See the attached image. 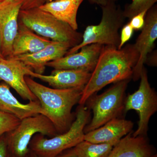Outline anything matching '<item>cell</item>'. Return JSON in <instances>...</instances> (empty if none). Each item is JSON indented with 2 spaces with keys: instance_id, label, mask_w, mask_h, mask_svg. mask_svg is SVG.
I'll return each instance as SVG.
<instances>
[{
  "instance_id": "obj_1",
  "label": "cell",
  "mask_w": 157,
  "mask_h": 157,
  "mask_svg": "<svg viewBox=\"0 0 157 157\" xmlns=\"http://www.w3.org/2000/svg\"><path fill=\"white\" fill-rule=\"evenodd\" d=\"M139 53L134 44L124 45L118 49L104 45L95 67L82 90L78 104L84 105L90 97L111 83L131 80Z\"/></svg>"
},
{
  "instance_id": "obj_2",
  "label": "cell",
  "mask_w": 157,
  "mask_h": 157,
  "mask_svg": "<svg viewBox=\"0 0 157 157\" xmlns=\"http://www.w3.org/2000/svg\"><path fill=\"white\" fill-rule=\"evenodd\" d=\"M25 80L44 110V116L53 124L58 134L67 132L73 122L72 108L79 102L83 89L49 88L29 76H25Z\"/></svg>"
},
{
  "instance_id": "obj_3",
  "label": "cell",
  "mask_w": 157,
  "mask_h": 157,
  "mask_svg": "<svg viewBox=\"0 0 157 157\" xmlns=\"http://www.w3.org/2000/svg\"><path fill=\"white\" fill-rule=\"evenodd\" d=\"M90 113L84 105H80L76 118L67 132L49 139L36 134L29 144L30 151L38 157H57L73 148L84 140L85 127L89 121Z\"/></svg>"
},
{
  "instance_id": "obj_4",
  "label": "cell",
  "mask_w": 157,
  "mask_h": 157,
  "mask_svg": "<svg viewBox=\"0 0 157 157\" xmlns=\"http://www.w3.org/2000/svg\"><path fill=\"white\" fill-rule=\"evenodd\" d=\"M102 18L98 25L87 26L82 34L81 43L70 48L66 55L76 53L87 45L99 44L118 47L120 43L119 31L125 20L123 11L116 2L101 6ZM65 55V56H66Z\"/></svg>"
},
{
  "instance_id": "obj_5",
  "label": "cell",
  "mask_w": 157,
  "mask_h": 157,
  "mask_svg": "<svg viewBox=\"0 0 157 157\" xmlns=\"http://www.w3.org/2000/svg\"><path fill=\"white\" fill-rule=\"evenodd\" d=\"M18 20L39 36L52 41L69 42L74 47L82 41V34L39 8L21 10Z\"/></svg>"
},
{
  "instance_id": "obj_6",
  "label": "cell",
  "mask_w": 157,
  "mask_h": 157,
  "mask_svg": "<svg viewBox=\"0 0 157 157\" xmlns=\"http://www.w3.org/2000/svg\"><path fill=\"white\" fill-rule=\"evenodd\" d=\"M130 81L118 82L101 94H94L89 98L86 103L92 110L93 117L90 123L85 127V134L119 117L124 112L126 90Z\"/></svg>"
},
{
  "instance_id": "obj_7",
  "label": "cell",
  "mask_w": 157,
  "mask_h": 157,
  "mask_svg": "<svg viewBox=\"0 0 157 157\" xmlns=\"http://www.w3.org/2000/svg\"><path fill=\"white\" fill-rule=\"evenodd\" d=\"M37 134L50 137L59 135L53 124L43 114L25 118L21 121L15 129L5 134L8 149L11 156L25 157L28 155L30 153V142Z\"/></svg>"
},
{
  "instance_id": "obj_8",
  "label": "cell",
  "mask_w": 157,
  "mask_h": 157,
  "mask_svg": "<svg viewBox=\"0 0 157 157\" xmlns=\"http://www.w3.org/2000/svg\"><path fill=\"white\" fill-rule=\"evenodd\" d=\"M140 82L138 90L129 94L125 100L124 112L135 110L139 115L137 130L132 135L147 137L148 124L152 116L157 111V95L148 81L146 68L144 66L140 73Z\"/></svg>"
},
{
  "instance_id": "obj_9",
  "label": "cell",
  "mask_w": 157,
  "mask_h": 157,
  "mask_svg": "<svg viewBox=\"0 0 157 157\" xmlns=\"http://www.w3.org/2000/svg\"><path fill=\"white\" fill-rule=\"evenodd\" d=\"M22 4L19 0H6L0 4L1 52L4 58L12 56V45L17 33Z\"/></svg>"
},
{
  "instance_id": "obj_10",
  "label": "cell",
  "mask_w": 157,
  "mask_h": 157,
  "mask_svg": "<svg viewBox=\"0 0 157 157\" xmlns=\"http://www.w3.org/2000/svg\"><path fill=\"white\" fill-rule=\"evenodd\" d=\"M30 70L32 69L18 60L10 58H0V80L14 89L24 100L36 101L38 99L25 80Z\"/></svg>"
},
{
  "instance_id": "obj_11",
  "label": "cell",
  "mask_w": 157,
  "mask_h": 157,
  "mask_svg": "<svg viewBox=\"0 0 157 157\" xmlns=\"http://www.w3.org/2000/svg\"><path fill=\"white\" fill-rule=\"evenodd\" d=\"M141 33L134 44L139 53V58L135 66L132 78L135 81L139 80L144 64L147 56L152 50L157 39V7L154 5L147 12L145 23Z\"/></svg>"
},
{
  "instance_id": "obj_12",
  "label": "cell",
  "mask_w": 157,
  "mask_h": 157,
  "mask_svg": "<svg viewBox=\"0 0 157 157\" xmlns=\"http://www.w3.org/2000/svg\"><path fill=\"white\" fill-rule=\"evenodd\" d=\"M104 45L91 44L82 47L80 52L49 62L46 67L54 70H82L92 73L95 67Z\"/></svg>"
},
{
  "instance_id": "obj_13",
  "label": "cell",
  "mask_w": 157,
  "mask_h": 157,
  "mask_svg": "<svg viewBox=\"0 0 157 157\" xmlns=\"http://www.w3.org/2000/svg\"><path fill=\"white\" fill-rule=\"evenodd\" d=\"M73 47L69 42L52 41L45 48L35 53L9 58L23 62L35 73L43 74L47 63L65 56Z\"/></svg>"
},
{
  "instance_id": "obj_14",
  "label": "cell",
  "mask_w": 157,
  "mask_h": 157,
  "mask_svg": "<svg viewBox=\"0 0 157 157\" xmlns=\"http://www.w3.org/2000/svg\"><path fill=\"white\" fill-rule=\"evenodd\" d=\"M29 76L47 82L52 88L84 89L90 78L91 73L82 70H54L50 75L47 76L38 74L30 70L28 75Z\"/></svg>"
},
{
  "instance_id": "obj_15",
  "label": "cell",
  "mask_w": 157,
  "mask_h": 157,
  "mask_svg": "<svg viewBox=\"0 0 157 157\" xmlns=\"http://www.w3.org/2000/svg\"><path fill=\"white\" fill-rule=\"evenodd\" d=\"M133 126L132 121L116 118L85 134L84 140L94 143L117 144L124 136L132 132Z\"/></svg>"
},
{
  "instance_id": "obj_16",
  "label": "cell",
  "mask_w": 157,
  "mask_h": 157,
  "mask_svg": "<svg viewBox=\"0 0 157 157\" xmlns=\"http://www.w3.org/2000/svg\"><path fill=\"white\" fill-rule=\"evenodd\" d=\"M10 88L5 82L0 83V111L11 114L21 121L37 114L45 115L38 100L22 104L13 95Z\"/></svg>"
},
{
  "instance_id": "obj_17",
  "label": "cell",
  "mask_w": 157,
  "mask_h": 157,
  "mask_svg": "<svg viewBox=\"0 0 157 157\" xmlns=\"http://www.w3.org/2000/svg\"><path fill=\"white\" fill-rule=\"evenodd\" d=\"M131 132L113 147L107 157H149L155 154L147 137H134Z\"/></svg>"
},
{
  "instance_id": "obj_18",
  "label": "cell",
  "mask_w": 157,
  "mask_h": 157,
  "mask_svg": "<svg viewBox=\"0 0 157 157\" xmlns=\"http://www.w3.org/2000/svg\"><path fill=\"white\" fill-rule=\"evenodd\" d=\"M52 41L34 33L33 31L19 21L17 35L12 45L11 57L35 53L45 48Z\"/></svg>"
},
{
  "instance_id": "obj_19",
  "label": "cell",
  "mask_w": 157,
  "mask_h": 157,
  "mask_svg": "<svg viewBox=\"0 0 157 157\" xmlns=\"http://www.w3.org/2000/svg\"><path fill=\"white\" fill-rule=\"evenodd\" d=\"M84 0H54L49 1L39 9L50 13L59 20L67 24L74 30L78 29L77 22L78 8Z\"/></svg>"
},
{
  "instance_id": "obj_20",
  "label": "cell",
  "mask_w": 157,
  "mask_h": 157,
  "mask_svg": "<svg viewBox=\"0 0 157 157\" xmlns=\"http://www.w3.org/2000/svg\"><path fill=\"white\" fill-rule=\"evenodd\" d=\"M116 144L94 143L83 140L68 151L77 157H107Z\"/></svg>"
},
{
  "instance_id": "obj_21",
  "label": "cell",
  "mask_w": 157,
  "mask_h": 157,
  "mask_svg": "<svg viewBox=\"0 0 157 157\" xmlns=\"http://www.w3.org/2000/svg\"><path fill=\"white\" fill-rule=\"evenodd\" d=\"M157 2V0H132V2L127 4L123 10L124 16L131 19L142 11H148Z\"/></svg>"
},
{
  "instance_id": "obj_22",
  "label": "cell",
  "mask_w": 157,
  "mask_h": 157,
  "mask_svg": "<svg viewBox=\"0 0 157 157\" xmlns=\"http://www.w3.org/2000/svg\"><path fill=\"white\" fill-rule=\"evenodd\" d=\"M20 121L14 116L0 111V137L15 129Z\"/></svg>"
},
{
  "instance_id": "obj_23",
  "label": "cell",
  "mask_w": 157,
  "mask_h": 157,
  "mask_svg": "<svg viewBox=\"0 0 157 157\" xmlns=\"http://www.w3.org/2000/svg\"><path fill=\"white\" fill-rule=\"evenodd\" d=\"M134 30L129 23L123 27L121 30L120 43L118 47V49H121L125 43L131 39L134 33Z\"/></svg>"
},
{
  "instance_id": "obj_24",
  "label": "cell",
  "mask_w": 157,
  "mask_h": 157,
  "mask_svg": "<svg viewBox=\"0 0 157 157\" xmlns=\"http://www.w3.org/2000/svg\"><path fill=\"white\" fill-rule=\"evenodd\" d=\"M147 11L140 12L131 18L129 24L134 30L141 29L145 23V16Z\"/></svg>"
},
{
  "instance_id": "obj_25",
  "label": "cell",
  "mask_w": 157,
  "mask_h": 157,
  "mask_svg": "<svg viewBox=\"0 0 157 157\" xmlns=\"http://www.w3.org/2000/svg\"><path fill=\"white\" fill-rule=\"evenodd\" d=\"M22 2L21 10L28 9L39 8L40 6L50 1V0H19Z\"/></svg>"
},
{
  "instance_id": "obj_26",
  "label": "cell",
  "mask_w": 157,
  "mask_h": 157,
  "mask_svg": "<svg viewBox=\"0 0 157 157\" xmlns=\"http://www.w3.org/2000/svg\"><path fill=\"white\" fill-rule=\"evenodd\" d=\"M0 157H11L5 135L0 137Z\"/></svg>"
},
{
  "instance_id": "obj_27",
  "label": "cell",
  "mask_w": 157,
  "mask_h": 157,
  "mask_svg": "<svg viewBox=\"0 0 157 157\" xmlns=\"http://www.w3.org/2000/svg\"><path fill=\"white\" fill-rule=\"evenodd\" d=\"M118 0H89L90 3L95 4L98 6H106L109 3L117 2Z\"/></svg>"
},
{
  "instance_id": "obj_28",
  "label": "cell",
  "mask_w": 157,
  "mask_h": 157,
  "mask_svg": "<svg viewBox=\"0 0 157 157\" xmlns=\"http://www.w3.org/2000/svg\"><path fill=\"white\" fill-rule=\"evenodd\" d=\"M30 157H38L36 155L34 154L33 153L30 151ZM57 157H77L75 155L71 153L70 151L68 150L66 151L63 152L60 155L58 156Z\"/></svg>"
},
{
  "instance_id": "obj_29",
  "label": "cell",
  "mask_w": 157,
  "mask_h": 157,
  "mask_svg": "<svg viewBox=\"0 0 157 157\" xmlns=\"http://www.w3.org/2000/svg\"><path fill=\"white\" fill-rule=\"evenodd\" d=\"M4 57L2 55V52H1V36H0V58H3Z\"/></svg>"
},
{
  "instance_id": "obj_30",
  "label": "cell",
  "mask_w": 157,
  "mask_h": 157,
  "mask_svg": "<svg viewBox=\"0 0 157 157\" xmlns=\"http://www.w3.org/2000/svg\"><path fill=\"white\" fill-rule=\"evenodd\" d=\"M149 157H157V154L155 153L154 154Z\"/></svg>"
},
{
  "instance_id": "obj_31",
  "label": "cell",
  "mask_w": 157,
  "mask_h": 157,
  "mask_svg": "<svg viewBox=\"0 0 157 157\" xmlns=\"http://www.w3.org/2000/svg\"><path fill=\"white\" fill-rule=\"evenodd\" d=\"M5 1H6V0H0V4L2 3L3 2H5Z\"/></svg>"
},
{
  "instance_id": "obj_32",
  "label": "cell",
  "mask_w": 157,
  "mask_h": 157,
  "mask_svg": "<svg viewBox=\"0 0 157 157\" xmlns=\"http://www.w3.org/2000/svg\"><path fill=\"white\" fill-rule=\"evenodd\" d=\"M11 157H14L12 156H11ZM25 157H30V153H29V154L27 156Z\"/></svg>"
}]
</instances>
